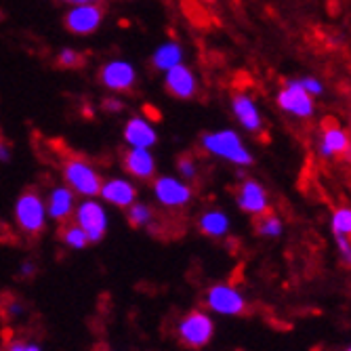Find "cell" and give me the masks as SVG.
Returning <instances> with one entry per match:
<instances>
[{
  "mask_svg": "<svg viewBox=\"0 0 351 351\" xmlns=\"http://www.w3.org/2000/svg\"><path fill=\"white\" fill-rule=\"evenodd\" d=\"M7 351H43V349L34 343L23 341V339H13L7 343Z\"/></svg>",
  "mask_w": 351,
  "mask_h": 351,
  "instance_id": "83f0119b",
  "label": "cell"
},
{
  "mask_svg": "<svg viewBox=\"0 0 351 351\" xmlns=\"http://www.w3.org/2000/svg\"><path fill=\"white\" fill-rule=\"evenodd\" d=\"M232 110H234L236 118L240 120V124L244 126V129H246L248 133H257V131H261V126H263L261 112H259L257 104H254V99L250 97V95H246V93L234 95V99H232Z\"/></svg>",
  "mask_w": 351,
  "mask_h": 351,
  "instance_id": "2e32d148",
  "label": "cell"
},
{
  "mask_svg": "<svg viewBox=\"0 0 351 351\" xmlns=\"http://www.w3.org/2000/svg\"><path fill=\"white\" fill-rule=\"evenodd\" d=\"M238 204L248 215H254V217L265 215L269 208V198H267L265 187L254 179L244 181L238 191Z\"/></svg>",
  "mask_w": 351,
  "mask_h": 351,
  "instance_id": "7c38bea8",
  "label": "cell"
},
{
  "mask_svg": "<svg viewBox=\"0 0 351 351\" xmlns=\"http://www.w3.org/2000/svg\"><path fill=\"white\" fill-rule=\"evenodd\" d=\"M34 271H36V263H32V261L21 263V276H23V278H29Z\"/></svg>",
  "mask_w": 351,
  "mask_h": 351,
  "instance_id": "1f68e13d",
  "label": "cell"
},
{
  "mask_svg": "<svg viewBox=\"0 0 351 351\" xmlns=\"http://www.w3.org/2000/svg\"><path fill=\"white\" fill-rule=\"evenodd\" d=\"M278 108L291 116L297 118H309L315 112V104L311 95L299 84V80H291L286 82V86L278 93Z\"/></svg>",
  "mask_w": 351,
  "mask_h": 351,
  "instance_id": "8992f818",
  "label": "cell"
},
{
  "mask_svg": "<svg viewBox=\"0 0 351 351\" xmlns=\"http://www.w3.org/2000/svg\"><path fill=\"white\" fill-rule=\"evenodd\" d=\"M202 147L210 152L217 158H223L236 167H250L252 165V154L240 139V135L232 129H223L215 133H206L202 137Z\"/></svg>",
  "mask_w": 351,
  "mask_h": 351,
  "instance_id": "6da1fadb",
  "label": "cell"
},
{
  "mask_svg": "<svg viewBox=\"0 0 351 351\" xmlns=\"http://www.w3.org/2000/svg\"><path fill=\"white\" fill-rule=\"evenodd\" d=\"M126 208H129V221H131L133 228H147L154 221V210L143 202H133Z\"/></svg>",
  "mask_w": 351,
  "mask_h": 351,
  "instance_id": "7402d4cb",
  "label": "cell"
},
{
  "mask_svg": "<svg viewBox=\"0 0 351 351\" xmlns=\"http://www.w3.org/2000/svg\"><path fill=\"white\" fill-rule=\"evenodd\" d=\"M106 108H108V110H114V112H118V110H120L118 101H106Z\"/></svg>",
  "mask_w": 351,
  "mask_h": 351,
  "instance_id": "d6a6232c",
  "label": "cell"
},
{
  "mask_svg": "<svg viewBox=\"0 0 351 351\" xmlns=\"http://www.w3.org/2000/svg\"><path fill=\"white\" fill-rule=\"evenodd\" d=\"M206 305L221 315H242L246 311V299L230 284H215L206 293Z\"/></svg>",
  "mask_w": 351,
  "mask_h": 351,
  "instance_id": "ba28073f",
  "label": "cell"
},
{
  "mask_svg": "<svg viewBox=\"0 0 351 351\" xmlns=\"http://www.w3.org/2000/svg\"><path fill=\"white\" fill-rule=\"evenodd\" d=\"M215 335V322L204 311H189L177 326V337L183 347L202 349L210 343Z\"/></svg>",
  "mask_w": 351,
  "mask_h": 351,
  "instance_id": "277c9868",
  "label": "cell"
},
{
  "mask_svg": "<svg viewBox=\"0 0 351 351\" xmlns=\"http://www.w3.org/2000/svg\"><path fill=\"white\" fill-rule=\"evenodd\" d=\"M9 160H11V147L5 141H0V162H9Z\"/></svg>",
  "mask_w": 351,
  "mask_h": 351,
  "instance_id": "4dcf8cb0",
  "label": "cell"
},
{
  "mask_svg": "<svg viewBox=\"0 0 351 351\" xmlns=\"http://www.w3.org/2000/svg\"><path fill=\"white\" fill-rule=\"evenodd\" d=\"M61 240H63V244H66V246L76 248V250H82V248H86V246H88V238H86V234L80 230V226H76V223H70V226L63 228V232H61Z\"/></svg>",
  "mask_w": 351,
  "mask_h": 351,
  "instance_id": "44dd1931",
  "label": "cell"
},
{
  "mask_svg": "<svg viewBox=\"0 0 351 351\" xmlns=\"http://www.w3.org/2000/svg\"><path fill=\"white\" fill-rule=\"evenodd\" d=\"M177 169L181 171V175H183L185 179H194V177H196V165H194V160H191L189 156H181V158H179Z\"/></svg>",
  "mask_w": 351,
  "mask_h": 351,
  "instance_id": "4316f807",
  "label": "cell"
},
{
  "mask_svg": "<svg viewBox=\"0 0 351 351\" xmlns=\"http://www.w3.org/2000/svg\"><path fill=\"white\" fill-rule=\"evenodd\" d=\"M179 63H183V49L179 43H165V45L158 47L152 55V66L156 70H162V72L179 66Z\"/></svg>",
  "mask_w": 351,
  "mask_h": 351,
  "instance_id": "d6986e66",
  "label": "cell"
},
{
  "mask_svg": "<svg viewBox=\"0 0 351 351\" xmlns=\"http://www.w3.org/2000/svg\"><path fill=\"white\" fill-rule=\"evenodd\" d=\"M198 226H200V232L204 236L221 238V236H226L230 232V217L226 213H221V210H206L200 217Z\"/></svg>",
  "mask_w": 351,
  "mask_h": 351,
  "instance_id": "ffe728a7",
  "label": "cell"
},
{
  "mask_svg": "<svg viewBox=\"0 0 351 351\" xmlns=\"http://www.w3.org/2000/svg\"><path fill=\"white\" fill-rule=\"evenodd\" d=\"M74 217H76V226H80V230L86 234L88 242H99L106 236L108 213L101 202H97L95 198L82 200L74 208Z\"/></svg>",
  "mask_w": 351,
  "mask_h": 351,
  "instance_id": "5b68a950",
  "label": "cell"
},
{
  "mask_svg": "<svg viewBox=\"0 0 351 351\" xmlns=\"http://www.w3.org/2000/svg\"><path fill=\"white\" fill-rule=\"evenodd\" d=\"M124 141L129 143L131 147L149 149V147L156 145L158 133L154 131V126L145 118L133 116V118L126 120V124H124Z\"/></svg>",
  "mask_w": 351,
  "mask_h": 351,
  "instance_id": "9a60e30c",
  "label": "cell"
},
{
  "mask_svg": "<svg viewBox=\"0 0 351 351\" xmlns=\"http://www.w3.org/2000/svg\"><path fill=\"white\" fill-rule=\"evenodd\" d=\"M21 313H23V303L13 301V303L7 305V315H9V317H17V315H21Z\"/></svg>",
  "mask_w": 351,
  "mask_h": 351,
  "instance_id": "f546056e",
  "label": "cell"
},
{
  "mask_svg": "<svg viewBox=\"0 0 351 351\" xmlns=\"http://www.w3.org/2000/svg\"><path fill=\"white\" fill-rule=\"evenodd\" d=\"M299 84L311 95V97H317V95H322L324 93V84L317 80V78H313V76H305V78H301L299 80Z\"/></svg>",
  "mask_w": 351,
  "mask_h": 351,
  "instance_id": "484cf974",
  "label": "cell"
},
{
  "mask_svg": "<svg viewBox=\"0 0 351 351\" xmlns=\"http://www.w3.org/2000/svg\"><path fill=\"white\" fill-rule=\"evenodd\" d=\"M259 223H257V232L265 238H280L282 232H284V226H282V219L276 217V215H259Z\"/></svg>",
  "mask_w": 351,
  "mask_h": 351,
  "instance_id": "cb8c5ba5",
  "label": "cell"
},
{
  "mask_svg": "<svg viewBox=\"0 0 351 351\" xmlns=\"http://www.w3.org/2000/svg\"><path fill=\"white\" fill-rule=\"evenodd\" d=\"M337 244H339V250H341V254H343V261L349 265V257H351L349 238H345V236H339V238H337Z\"/></svg>",
  "mask_w": 351,
  "mask_h": 351,
  "instance_id": "f1b7e54d",
  "label": "cell"
},
{
  "mask_svg": "<svg viewBox=\"0 0 351 351\" xmlns=\"http://www.w3.org/2000/svg\"><path fill=\"white\" fill-rule=\"evenodd\" d=\"M63 177H66V183L74 194H80L84 198L99 196L101 177L95 171V167L82 160V158H68L66 165H63Z\"/></svg>",
  "mask_w": 351,
  "mask_h": 351,
  "instance_id": "3957f363",
  "label": "cell"
},
{
  "mask_svg": "<svg viewBox=\"0 0 351 351\" xmlns=\"http://www.w3.org/2000/svg\"><path fill=\"white\" fill-rule=\"evenodd\" d=\"M332 234L339 238V236H345V238H349V234H351V210L347 208V206H341V208H337L335 210V215H332Z\"/></svg>",
  "mask_w": 351,
  "mask_h": 351,
  "instance_id": "603a6c76",
  "label": "cell"
},
{
  "mask_svg": "<svg viewBox=\"0 0 351 351\" xmlns=\"http://www.w3.org/2000/svg\"><path fill=\"white\" fill-rule=\"evenodd\" d=\"M104 19V9L95 3H82L66 13V27L76 36H88L97 32Z\"/></svg>",
  "mask_w": 351,
  "mask_h": 351,
  "instance_id": "52a82bcc",
  "label": "cell"
},
{
  "mask_svg": "<svg viewBox=\"0 0 351 351\" xmlns=\"http://www.w3.org/2000/svg\"><path fill=\"white\" fill-rule=\"evenodd\" d=\"M165 88L169 95L177 99H191L198 93V80L196 74L191 72L187 66L179 63V66L171 68L165 72Z\"/></svg>",
  "mask_w": 351,
  "mask_h": 351,
  "instance_id": "8fae6325",
  "label": "cell"
},
{
  "mask_svg": "<svg viewBox=\"0 0 351 351\" xmlns=\"http://www.w3.org/2000/svg\"><path fill=\"white\" fill-rule=\"evenodd\" d=\"M47 204L34 189H27L17 198L15 204V221L23 234L40 236L47 228Z\"/></svg>",
  "mask_w": 351,
  "mask_h": 351,
  "instance_id": "7a4b0ae2",
  "label": "cell"
},
{
  "mask_svg": "<svg viewBox=\"0 0 351 351\" xmlns=\"http://www.w3.org/2000/svg\"><path fill=\"white\" fill-rule=\"evenodd\" d=\"M347 149H349L347 133L341 129V126H328L322 135V141H320V156L335 158V156L347 154Z\"/></svg>",
  "mask_w": 351,
  "mask_h": 351,
  "instance_id": "ac0fdd59",
  "label": "cell"
},
{
  "mask_svg": "<svg viewBox=\"0 0 351 351\" xmlns=\"http://www.w3.org/2000/svg\"><path fill=\"white\" fill-rule=\"evenodd\" d=\"M57 63L61 68H76L80 66V53L74 49H63L57 57Z\"/></svg>",
  "mask_w": 351,
  "mask_h": 351,
  "instance_id": "d4e9b609",
  "label": "cell"
},
{
  "mask_svg": "<svg viewBox=\"0 0 351 351\" xmlns=\"http://www.w3.org/2000/svg\"><path fill=\"white\" fill-rule=\"evenodd\" d=\"M99 196L118 208H126L137 200V187L122 177H114V179L101 181Z\"/></svg>",
  "mask_w": 351,
  "mask_h": 351,
  "instance_id": "4fadbf2b",
  "label": "cell"
},
{
  "mask_svg": "<svg viewBox=\"0 0 351 351\" xmlns=\"http://www.w3.org/2000/svg\"><path fill=\"white\" fill-rule=\"evenodd\" d=\"M154 196L158 202L169 208H179L191 200V189L181 179L165 175L154 181Z\"/></svg>",
  "mask_w": 351,
  "mask_h": 351,
  "instance_id": "30bf717a",
  "label": "cell"
},
{
  "mask_svg": "<svg viewBox=\"0 0 351 351\" xmlns=\"http://www.w3.org/2000/svg\"><path fill=\"white\" fill-rule=\"evenodd\" d=\"M47 204V215L55 221H68L74 213V191L68 185H59L51 191Z\"/></svg>",
  "mask_w": 351,
  "mask_h": 351,
  "instance_id": "e0dca14e",
  "label": "cell"
},
{
  "mask_svg": "<svg viewBox=\"0 0 351 351\" xmlns=\"http://www.w3.org/2000/svg\"><path fill=\"white\" fill-rule=\"evenodd\" d=\"M345 351H351V349H349V347H347V349H345Z\"/></svg>",
  "mask_w": 351,
  "mask_h": 351,
  "instance_id": "e575fe53",
  "label": "cell"
},
{
  "mask_svg": "<svg viewBox=\"0 0 351 351\" xmlns=\"http://www.w3.org/2000/svg\"><path fill=\"white\" fill-rule=\"evenodd\" d=\"M122 167L131 177L141 179V181L152 179L154 173H156L154 156H152L149 149H143V147H131L129 152H126L124 158H122Z\"/></svg>",
  "mask_w": 351,
  "mask_h": 351,
  "instance_id": "5bb4252c",
  "label": "cell"
},
{
  "mask_svg": "<svg viewBox=\"0 0 351 351\" xmlns=\"http://www.w3.org/2000/svg\"><path fill=\"white\" fill-rule=\"evenodd\" d=\"M99 80L106 88L114 93H126L131 90L137 82V72L133 68V63L124 59H112L99 72Z\"/></svg>",
  "mask_w": 351,
  "mask_h": 351,
  "instance_id": "9c48e42d",
  "label": "cell"
},
{
  "mask_svg": "<svg viewBox=\"0 0 351 351\" xmlns=\"http://www.w3.org/2000/svg\"><path fill=\"white\" fill-rule=\"evenodd\" d=\"M63 3H76V5H82V3H99V0H63Z\"/></svg>",
  "mask_w": 351,
  "mask_h": 351,
  "instance_id": "836d02e7",
  "label": "cell"
}]
</instances>
